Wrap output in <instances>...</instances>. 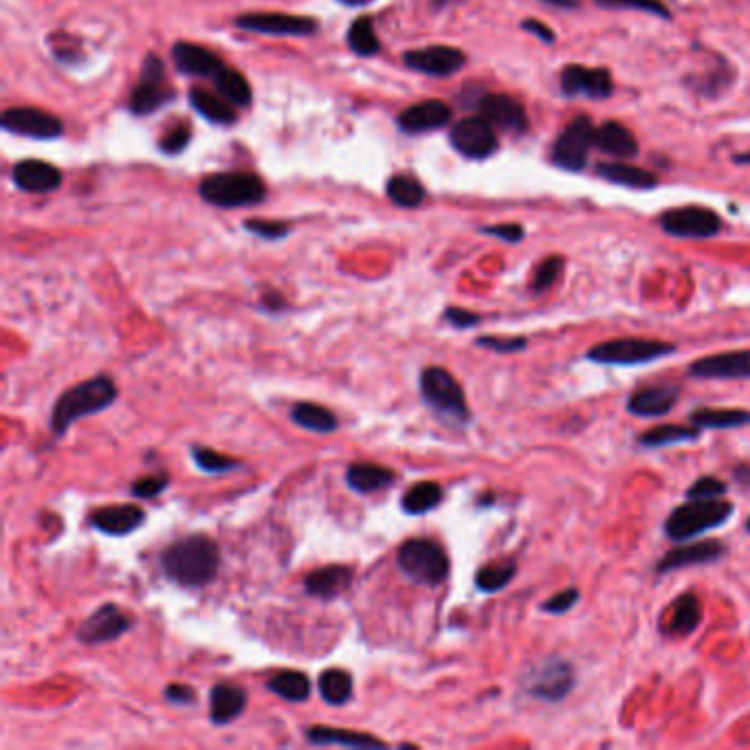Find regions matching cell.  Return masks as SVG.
Masks as SVG:
<instances>
[{"mask_svg":"<svg viewBox=\"0 0 750 750\" xmlns=\"http://www.w3.org/2000/svg\"><path fill=\"white\" fill-rule=\"evenodd\" d=\"M161 568L181 588H203L220 568V548L209 535H185L163 550Z\"/></svg>","mask_w":750,"mask_h":750,"instance_id":"cell-1","label":"cell"},{"mask_svg":"<svg viewBox=\"0 0 750 750\" xmlns=\"http://www.w3.org/2000/svg\"><path fill=\"white\" fill-rule=\"evenodd\" d=\"M117 401V385L106 374L86 379L62 392L51 410V434L55 438H64L66 432L86 416H95L108 410Z\"/></svg>","mask_w":750,"mask_h":750,"instance_id":"cell-2","label":"cell"},{"mask_svg":"<svg viewBox=\"0 0 750 750\" xmlns=\"http://www.w3.org/2000/svg\"><path fill=\"white\" fill-rule=\"evenodd\" d=\"M423 403L449 427H465L471 421L467 396L456 377L445 368H425L418 377Z\"/></svg>","mask_w":750,"mask_h":750,"instance_id":"cell-3","label":"cell"},{"mask_svg":"<svg viewBox=\"0 0 750 750\" xmlns=\"http://www.w3.org/2000/svg\"><path fill=\"white\" fill-rule=\"evenodd\" d=\"M396 564L401 572L421 586H440L449 577V557L445 548L432 539H407L396 553Z\"/></svg>","mask_w":750,"mask_h":750,"instance_id":"cell-4","label":"cell"},{"mask_svg":"<svg viewBox=\"0 0 750 750\" xmlns=\"http://www.w3.org/2000/svg\"><path fill=\"white\" fill-rule=\"evenodd\" d=\"M733 515V504L722 500H689L669 515L665 531L676 542H685L711 528L722 526Z\"/></svg>","mask_w":750,"mask_h":750,"instance_id":"cell-5","label":"cell"},{"mask_svg":"<svg viewBox=\"0 0 750 750\" xmlns=\"http://www.w3.org/2000/svg\"><path fill=\"white\" fill-rule=\"evenodd\" d=\"M267 187L256 174L249 172H220L205 176L201 196L216 207H247L264 201Z\"/></svg>","mask_w":750,"mask_h":750,"instance_id":"cell-6","label":"cell"},{"mask_svg":"<svg viewBox=\"0 0 750 750\" xmlns=\"http://www.w3.org/2000/svg\"><path fill=\"white\" fill-rule=\"evenodd\" d=\"M674 350L676 348L667 344V341L623 337V339L603 341V344H599L597 348H592L588 352V359L597 363H605V366H638V363L667 357Z\"/></svg>","mask_w":750,"mask_h":750,"instance_id":"cell-7","label":"cell"},{"mask_svg":"<svg viewBox=\"0 0 750 750\" xmlns=\"http://www.w3.org/2000/svg\"><path fill=\"white\" fill-rule=\"evenodd\" d=\"M174 99V88L165 75V66L157 55H148L141 66L139 82L130 95V110L135 115H152Z\"/></svg>","mask_w":750,"mask_h":750,"instance_id":"cell-8","label":"cell"},{"mask_svg":"<svg viewBox=\"0 0 750 750\" xmlns=\"http://www.w3.org/2000/svg\"><path fill=\"white\" fill-rule=\"evenodd\" d=\"M594 146V124L590 117H577L566 126L553 146V163L557 168L579 172L586 168L588 154Z\"/></svg>","mask_w":750,"mask_h":750,"instance_id":"cell-9","label":"cell"},{"mask_svg":"<svg viewBox=\"0 0 750 750\" xmlns=\"http://www.w3.org/2000/svg\"><path fill=\"white\" fill-rule=\"evenodd\" d=\"M132 616L126 614L115 603L99 605V608L77 627V641L88 647L113 643L132 630Z\"/></svg>","mask_w":750,"mask_h":750,"instance_id":"cell-10","label":"cell"},{"mask_svg":"<svg viewBox=\"0 0 750 750\" xmlns=\"http://www.w3.org/2000/svg\"><path fill=\"white\" fill-rule=\"evenodd\" d=\"M572 685H575V671H572L570 663L559 658H550L542 665H535L524 678L526 691L546 702L564 700Z\"/></svg>","mask_w":750,"mask_h":750,"instance_id":"cell-11","label":"cell"},{"mask_svg":"<svg viewBox=\"0 0 750 750\" xmlns=\"http://www.w3.org/2000/svg\"><path fill=\"white\" fill-rule=\"evenodd\" d=\"M660 225L678 238H713L720 234L722 218L707 207H678L660 218Z\"/></svg>","mask_w":750,"mask_h":750,"instance_id":"cell-12","label":"cell"},{"mask_svg":"<svg viewBox=\"0 0 750 750\" xmlns=\"http://www.w3.org/2000/svg\"><path fill=\"white\" fill-rule=\"evenodd\" d=\"M451 143L469 159H487L498 150V135L491 121L478 117H467L451 128Z\"/></svg>","mask_w":750,"mask_h":750,"instance_id":"cell-13","label":"cell"},{"mask_svg":"<svg viewBox=\"0 0 750 750\" xmlns=\"http://www.w3.org/2000/svg\"><path fill=\"white\" fill-rule=\"evenodd\" d=\"M236 27L269 33V36H311L317 31L313 18L280 14V11H258V14H242L236 18Z\"/></svg>","mask_w":750,"mask_h":750,"instance_id":"cell-14","label":"cell"},{"mask_svg":"<svg viewBox=\"0 0 750 750\" xmlns=\"http://www.w3.org/2000/svg\"><path fill=\"white\" fill-rule=\"evenodd\" d=\"M0 124L9 132L31 139H55L62 135V121L58 117L29 106L5 110L3 117H0Z\"/></svg>","mask_w":750,"mask_h":750,"instance_id":"cell-15","label":"cell"},{"mask_svg":"<svg viewBox=\"0 0 750 750\" xmlns=\"http://www.w3.org/2000/svg\"><path fill=\"white\" fill-rule=\"evenodd\" d=\"M561 91L568 97H590L603 99L612 95V75L605 69H590V66L570 64L559 75Z\"/></svg>","mask_w":750,"mask_h":750,"instance_id":"cell-16","label":"cell"},{"mask_svg":"<svg viewBox=\"0 0 750 750\" xmlns=\"http://www.w3.org/2000/svg\"><path fill=\"white\" fill-rule=\"evenodd\" d=\"M403 62L414 71L436 75V77H447V75L458 73L462 66H465L467 58H465V53L456 47L436 44V47L407 51L403 55Z\"/></svg>","mask_w":750,"mask_h":750,"instance_id":"cell-17","label":"cell"},{"mask_svg":"<svg viewBox=\"0 0 750 750\" xmlns=\"http://www.w3.org/2000/svg\"><path fill=\"white\" fill-rule=\"evenodd\" d=\"M143 522H146V511L137 504L102 506L88 517V524L108 537H126L135 533Z\"/></svg>","mask_w":750,"mask_h":750,"instance_id":"cell-18","label":"cell"},{"mask_svg":"<svg viewBox=\"0 0 750 750\" xmlns=\"http://www.w3.org/2000/svg\"><path fill=\"white\" fill-rule=\"evenodd\" d=\"M478 113L491 121L495 128L506 132H524L528 128V117L524 106L517 99L500 93H487L480 97Z\"/></svg>","mask_w":750,"mask_h":750,"instance_id":"cell-19","label":"cell"},{"mask_svg":"<svg viewBox=\"0 0 750 750\" xmlns=\"http://www.w3.org/2000/svg\"><path fill=\"white\" fill-rule=\"evenodd\" d=\"M689 374L698 379H750V350L698 359L691 363Z\"/></svg>","mask_w":750,"mask_h":750,"instance_id":"cell-20","label":"cell"},{"mask_svg":"<svg viewBox=\"0 0 750 750\" xmlns=\"http://www.w3.org/2000/svg\"><path fill=\"white\" fill-rule=\"evenodd\" d=\"M172 58H174L176 69H179L181 73L212 77V80L227 66L214 51H209L201 47V44H192V42H176L172 47Z\"/></svg>","mask_w":750,"mask_h":750,"instance_id":"cell-21","label":"cell"},{"mask_svg":"<svg viewBox=\"0 0 750 750\" xmlns=\"http://www.w3.org/2000/svg\"><path fill=\"white\" fill-rule=\"evenodd\" d=\"M11 176H14V183L20 190L29 194H47L58 190L62 183V172L55 165L40 159L20 161Z\"/></svg>","mask_w":750,"mask_h":750,"instance_id":"cell-22","label":"cell"},{"mask_svg":"<svg viewBox=\"0 0 750 750\" xmlns=\"http://www.w3.org/2000/svg\"><path fill=\"white\" fill-rule=\"evenodd\" d=\"M247 709V691L229 682H218L209 691V720L214 726H227Z\"/></svg>","mask_w":750,"mask_h":750,"instance_id":"cell-23","label":"cell"},{"mask_svg":"<svg viewBox=\"0 0 750 750\" xmlns=\"http://www.w3.org/2000/svg\"><path fill=\"white\" fill-rule=\"evenodd\" d=\"M352 570L348 566H324L313 570L311 575L304 579V588L311 597H317L322 601H333L339 594H344L350 583H352Z\"/></svg>","mask_w":750,"mask_h":750,"instance_id":"cell-24","label":"cell"},{"mask_svg":"<svg viewBox=\"0 0 750 750\" xmlns=\"http://www.w3.org/2000/svg\"><path fill=\"white\" fill-rule=\"evenodd\" d=\"M678 385H649V388H641L632 394L627 410L636 416L654 418L671 412V407L678 401Z\"/></svg>","mask_w":750,"mask_h":750,"instance_id":"cell-25","label":"cell"},{"mask_svg":"<svg viewBox=\"0 0 750 750\" xmlns=\"http://www.w3.org/2000/svg\"><path fill=\"white\" fill-rule=\"evenodd\" d=\"M451 121V108L440 99L414 104L399 117V126L405 132H429L447 126Z\"/></svg>","mask_w":750,"mask_h":750,"instance_id":"cell-26","label":"cell"},{"mask_svg":"<svg viewBox=\"0 0 750 750\" xmlns=\"http://www.w3.org/2000/svg\"><path fill=\"white\" fill-rule=\"evenodd\" d=\"M724 555V546L715 539H709V542H698V544H689L682 548H674L658 561L656 570L658 572H671L678 568H687V566H700V564H709V561L720 559Z\"/></svg>","mask_w":750,"mask_h":750,"instance_id":"cell-27","label":"cell"},{"mask_svg":"<svg viewBox=\"0 0 750 750\" xmlns=\"http://www.w3.org/2000/svg\"><path fill=\"white\" fill-rule=\"evenodd\" d=\"M306 742L311 746H344V748H385L383 740L361 731L333 729V726H308L304 731Z\"/></svg>","mask_w":750,"mask_h":750,"instance_id":"cell-28","label":"cell"},{"mask_svg":"<svg viewBox=\"0 0 750 750\" xmlns=\"http://www.w3.org/2000/svg\"><path fill=\"white\" fill-rule=\"evenodd\" d=\"M594 148L619 159H632L638 154V141L630 128H625L616 121H605L599 128H594Z\"/></svg>","mask_w":750,"mask_h":750,"instance_id":"cell-29","label":"cell"},{"mask_svg":"<svg viewBox=\"0 0 750 750\" xmlns=\"http://www.w3.org/2000/svg\"><path fill=\"white\" fill-rule=\"evenodd\" d=\"M394 482L396 473L392 469L372 465V462H355V465H350L346 471V484L352 491L361 495L383 491L392 487Z\"/></svg>","mask_w":750,"mask_h":750,"instance_id":"cell-30","label":"cell"},{"mask_svg":"<svg viewBox=\"0 0 750 750\" xmlns=\"http://www.w3.org/2000/svg\"><path fill=\"white\" fill-rule=\"evenodd\" d=\"M190 102L196 108V113L203 115L207 121H212V124H218V126L236 124L238 115L234 110V104H231L229 99L220 93L205 91V88H194V91L190 93Z\"/></svg>","mask_w":750,"mask_h":750,"instance_id":"cell-31","label":"cell"},{"mask_svg":"<svg viewBox=\"0 0 750 750\" xmlns=\"http://www.w3.org/2000/svg\"><path fill=\"white\" fill-rule=\"evenodd\" d=\"M291 418L295 425L313 434H333L339 427L337 416L317 403H295L291 407Z\"/></svg>","mask_w":750,"mask_h":750,"instance_id":"cell-32","label":"cell"},{"mask_svg":"<svg viewBox=\"0 0 750 750\" xmlns=\"http://www.w3.org/2000/svg\"><path fill=\"white\" fill-rule=\"evenodd\" d=\"M445 491L436 482H416L410 489L403 493L401 498V509L407 515H425L429 511L438 509V504L443 502Z\"/></svg>","mask_w":750,"mask_h":750,"instance_id":"cell-33","label":"cell"},{"mask_svg":"<svg viewBox=\"0 0 750 750\" xmlns=\"http://www.w3.org/2000/svg\"><path fill=\"white\" fill-rule=\"evenodd\" d=\"M267 689L286 702H306L311 698V680L302 671L286 669L269 678Z\"/></svg>","mask_w":750,"mask_h":750,"instance_id":"cell-34","label":"cell"},{"mask_svg":"<svg viewBox=\"0 0 750 750\" xmlns=\"http://www.w3.org/2000/svg\"><path fill=\"white\" fill-rule=\"evenodd\" d=\"M597 172L605 181L625 185V187H636V190H647V187H654L658 183V179L652 172L636 168V165H630V163H619V161L601 163Z\"/></svg>","mask_w":750,"mask_h":750,"instance_id":"cell-35","label":"cell"},{"mask_svg":"<svg viewBox=\"0 0 750 750\" xmlns=\"http://www.w3.org/2000/svg\"><path fill=\"white\" fill-rule=\"evenodd\" d=\"M352 693H355V682L346 669H326L319 676V696L330 707H344L352 700Z\"/></svg>","mask_w":750,"mask_h":750,"instance_id":"cell-36","label":"cell"},{"mask_svg":"<svg viewBox=\"0 0 750 750\" xmlns=\"http://www.w3.org/2000/svg\"><path fill=\"white\" fill-rule=\"evenodd\" d=\"M702 623V603L696 597V594H685L674 603V610H671L667 630L671 634L678 636H687L691 632H696Z\"/></svg>","mask_w":750,"mask_h":750,"instance_id":"cell-37","label":"cell"},{"mask_svg":"<svg viewBox=\"0 0 750 750\" xmlns=\"http://www.w3.org/2000/svg\"><path fill=\"white\" fill-rule=\"evenodd\" d=\"M691 423L698 427L707 429H733V427H744L750 423V412L746 410H711V407H702V410L691 412Z\"/></svg>","mask_w":750,"mask_h":750,"instance_id":"cell-38","label":"cell"},{"mask_svg":"<svg viewBox=\"0 0 750 750\" xmlns=\"http://www.w3.org/2000/svg\"><path fill=\"white\" fill-rule=\"evenodd\" d=\"M214 84H216V91L223 97H227L234 106L247 108L251 104L249 82L238 71L229 69V66H225V69L214 77Z\"/></svg>","mask_w":750,"mask_h":750,"instance_id":"cell-39","label":"cell"},{"mask_svg":"<svg viewBox=\"0 0 750 750\" xmlns=\"http://www.w3.org/2000/svg\"><path fill=\"white\" fill-rule=\"evenodd\" d=\"M517 572V564L513 559H498L493 564H487L478 570L476 586L482 592H498L509 586Z\"/></svg>","mask_w":750,"mask_h":750,"instance_id":"cell-40","label":"cell"},{"mask_svg":"<svg viewBox=\"0 0 750 750\" xmlns=\"http://www.w3.org/2000/svg\"><path fill=\"white\" fill-rule=\"evenodd\" d=\"M390 201L401 207H418L425 201V187L412 174H396L385 187Z\"/></svg>","mask_w":750,"mask_h":750,"instance_id":"cell-41","label":"cell"},{"mask_svg":"<svg viewBox=\"0 0 750 750\" xmlns=\"http://www.w3.org/2000/svg\"><path fill=\"white\" fill-rule=\"evenodd\" d=\"M348 44L350 49L363 55V58H372L381 51V42L377 38V31H374V22L368 16H361L352 27L348 29Z\"/></svg>","mask_w":750,"mask_h":750,"instance_id":"cell-42","label":"cell"},{"mask_svg":"<svg viewBox=\"0 0 750 750\" xmlns=\"http://www.w3.org/2000/svg\"><path fill=\"white\" fill-rule=\"evenodd\" d=\"M698 436H700L698 429L682 427V425H660L645 432L641 438H638V443L645 447H667V445H678V443H691V440H696Z\"/></svg>","mask_w":750,"mask_h":750,"instance_id":"cell-43","label":"cell"},{"mask_svg":"<svg viewBox=\"0 0 750 750\" xmlns=\"http://www.w3.org/2000/svg\"><path fill=\"white\" fill-rule=\"evenodd\" d=\"M192 460H194V465L205 473H229L242 467V462L218 454V451L209 447H198V445L192 447Z\"/></svg>","mask_w":750,"mask_h":750,"instance_id":"cell-44","label":"cell"},{"mask_svg":"<svg viewBox=\"0 0 750 750\" xmlns=\"http://www.w3.org/2000/svg\"><path fill=\"white\" fill-rule=\"evenodd\" d=\"M168 484H170L168 473H163V471L152 473V476H143V478L132 482L130 493L139 500H152V498H157V495H161L165 489H168Z\"/></svg>","mask_w":750,"mask_h":750,"instance_id":"cell-45","label":"cell"},{"mask_svg":"<svg viewBox=\"0 0 750 750\" xmlns=\"http://www.w3.org/2000/svg\"><path fill=\"white\" fill-rule=\"evenodd\" d=\"M597 5L608 7V9L645 11V14H654V16H663V18L671 16L663 0H597Z\"/></svg>","mask_w":750,"mask_h":750,"instance_id":"cell-46","label":"cell"},{"mask_svg":"<svg viewBox=\"0 0 750 750\" xmlns=\"http://www.w3.org/2000/svg\"><path fill=\"white\" fill-rule=\"evenodd\" d=\"M561 271H564V260H561L559 256H550L548 260H544V262L537 267V271H535V280H533V289H535L537 293L548 291L550 286H553V284L557 282V278L561 275Z\"/></svg>","mask_w":750,"mask_h":750,"instance_id":"cell-47","label":"cell"},{"mask_svg":"<svg viewBox=\"0 0 750 750\" xmlns=\"http://www.w3.org/2000/svg\"><path fill=\"white\" fill-rule=\"evenodd\" d=\"M726 493V484L718 478H700L691 484V489L687 491L689 500H718Z\"/></svg>","mask_w":750,"mask_h":750,"instance_id":"cell-48","label":"cell"},{"mask_svg":"<svg viewBox=\"0 0 750 750\" xmlns=\"http://www.w3.org/2000/svg\"><path fill=\"white\" fill-rule=\"evenodd\" d=\"M245 229L267 240H280L289 234V225L280 223V220H247Z\"/></svg>","mask_w":750,"mask_h":750,"instance_id":"cell-49","label":"cell"},{"mask_svg":"<svg viewBox=\"0 0 750 750\" xmlns=\"http://www.w3.org/2000/svg\"><path fill=\"white\" fill-rule=\"evenodd\" d=\"M190 139H192L190 128H187V126H176V128H172L168 132V135H165L159 141V146H161L163 152L179 154V152H183L187 148V143H190Z\"/></svg>","mask_w":750,"mask_h":750,"instance_id":"cell-50","label":"cell"},{"mask_svg":"<svg viewBox=\"0 0 750 750\" xmlns=\"http://www.w3.org/2000/svg\"><path fill=\"white\" fill-rule=\"evenodd\" d=\"M476 344L482 348L495 350V352H517V350H524L526 339L524 337H478Z\"/></svg>","mask_w":750,"mask_h":750,"instance_id":"cell-51","label":"cell"},{"mask_svg":"<svg viewBox=\"0 0 750 750\" xmlns=\"http://www.w3.org/2000/svg\"><path fill=\"white\" fill-rule=\"evenodd\" d=\"M163 698L170 704H176V707H192V704H196V691L192 687L174 682V685L165 687Z\"/></svg>","mask_w":750,"mask_h":750,"instance_id":"cell-52","label":"cell"},{"mask_svg":"<svg viewBox=\"0 0 750 750\" xmlns=\"http://www.w3.org/2000/svg\"><path fill=\"white\" fill-rule=\"evenodd\" d=\"M579 601V590L577 588H570V590H564L561 594H557V597L548 599L542 610L548 612V614H564L568 610H572V605H575Z\"/></svg>","mask_w":750,"mask_h":750,"instance_id":"cell-53","label":"cell"},{"mask_svg":"<svg viewBox=\"0 0 750 750\" xmlns=\"http://www.w3.org/2000/svg\"><path fill=\"white\" fill-rule=\"evenodd\" d=\"M445 319H447V322H449L451 326H454V328H460V330H465V328H471V326L480 324V315L471 313V311H465V308H456V306H449V308H447V311H445Z\"/></svg>","mask_w":750,"mask_h":750,"instance_id":"cell-54","label":"cell"},{"mask_svg":"<svg viewBox=\"0 0 750 750\" xmlns=\"http://www.w3.org/2000/svg\"><path fill=\"white\" fill-rule=\"evenodd\" d=\"M482 231L489 236H498L506 242H520L524 238V229L520 225H493V227H484Z\"/></svg>","mask_w":750,"mask_h":750,"instance_id":"cell-55","label":"cell"},{"mask_svg":"<svg viewBox=\"0 0 750 750\" xmlns=\"http://www.w3.org/2000/svg\"><path fill=\"white\" fill-rule=\"evenodd\" d=\"M522 27H524L526 31H531L533 36H537L539 40H544V42H555V33L550 31V29L544 25V22H537V20H533V18H528Z\"/></svg>","mask_w":750,"mask_h":750,"instance_id":"cell-56","label":"cell"},{"mask_svg":"<svg viewBox=\"0 0 750 750\" xmlns=\"http://www.w3.org/2000/svg\"><path fill=\"white\" fill-rule=\"evenodd\" d=\"M264 306L271 308V311H280V308L284 306V297L278 293H267L264 295Z\"/></svg>","mask_w":750,"mask_h":750,"instance_id":"cell-57","label":"cell"},{"mask_svg":"<svg viewBox=\"0 0 750 750\" xmlns=\"http://www.w3.org/2000/svg\"><path fill=\"white\" fill-rule=\"evenodd\" d=\"M544 3L555 5V7H566V9H570V7H579V0H544Z\"/></svg>","mask_w":750,"mask_h":750,"instance_id":"cell-58","label":"cell"},{"mask_svg":"<svg viewBox=\"0 0 750 750\" xmlns=\"http://www.w3.org/2000/svg\"><path fill=\"white\" fill-rule=\"evenodd\" d=\"M339 3H344V5H348V7H359V5L370 3V0H339Z\"/></svg>","mask_w":750,"mask_h":750,"instance_id":"cell-59","label":"cell"},{"mask_svg":"<svg viewBox=\"0 0 750 750\" xmlns=\"http://www.w3.org/2000/svg\"><path fill=\"white\" fill-rule=\"evenodd\" d=\"M737 163H750V152H744V154H737L735 157Z\"/></svg>","mask_w":750,"mask_h":750,"instance_id":"cell-60","label":"cell"},{"mask_svg":"<svg viewBox=\"0 0 750 750\" xmlns=\"http://www.w3.org/2000/svg\"><path fill=\"white\" fill-rule=\"evenodd\" d=\"M746 528H748V533H750V520H748V524H746Z\"/></svg>","mask_w":750,"mask_h":750,"instance_id":"cell-61","label":"cell"}]
</instances>
